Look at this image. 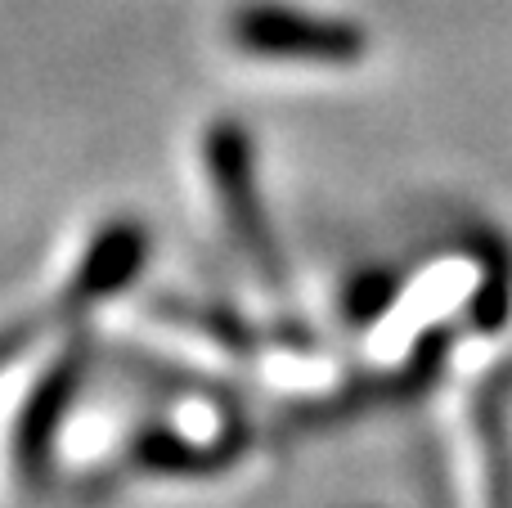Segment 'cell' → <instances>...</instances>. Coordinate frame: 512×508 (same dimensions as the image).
<instances>
[{"label": "cell", "mask_w": 512, "mask_h": 508, "mask_svg": "<svg viewBox=\"0 0 512 508\" xmlns=\"http://www.w3.org/2000/svg\"><path fill=\"white\" fill-rule=\"evenodd\" d=\"M234 41L248 54L265 59H315V63H351L364 54V36L351 23L315 18L283 5H248L234 14Z\"/></svg>", "instance_id": "obj_1"}, {"label": "cell", "mask_w": 512, "mask_h": 508, "mask_svg": "<svg viewBox=\"0 0 512 508\" xmlns=\"http://www.w3.org/2000/svg\"><path fill=\"white\" fill-rule=\"evenodd\" d=\"M207 158H212V180L216 194H221L225 212H230V234L239 239V248L252 257V266L261 270L270 284H279V261H274V243L265 234L261 221V203H256L252 189V162H248V144L239 140V131H216L207 144Z\"/></svg>", "instance_id": "obj_2"}]
</instances>
